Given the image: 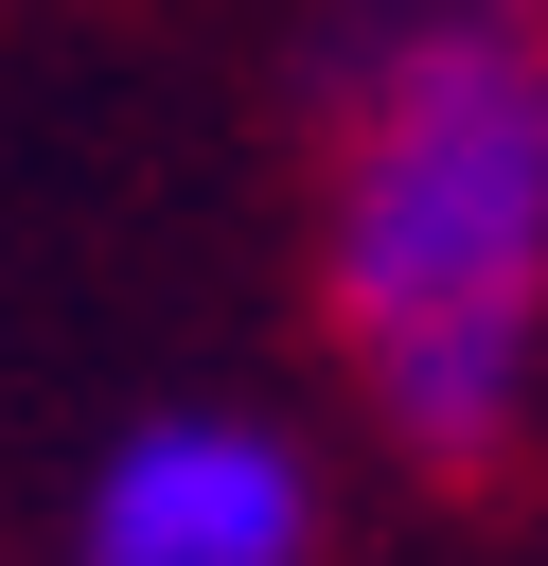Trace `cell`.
I'll list each match as a JSON object with an SVG mask.
<instances>
[{
  "instance_id": "cell-2",
  "label": "cell",
  "mask_w": 548,
  "mask_h": 566,
  "mask_svg": "<svg viewBox=\"0 0 548 566\" xmlns=\"http://www.w3.org/2000/svg\"><path fill=\"white\" fill-rule=\"evenodd\" d=\"M301 548H318V478L247 407H159L88 478V566H301Z\"/></svg>"
},
{
  "instance_id": "cell-1",
  "label": "cell",
  "mask_w": 548,
  "mask_h": 566,
  "mask_svg": "<svg viewBox=\"0 0 548 566\" xmlns=\"http://www.w3.org/2000/svg\"><path fill=\"white\" fill-rule=\"evenodd\" d=\"M318 283L371 424L442 478L530 442L548 389V35L513 18H389L336 53V177Z\"/></svg>"
},
{
  "instance_id": "cell-3",
  "label": "cell",
  "mask_w": 548,
  "mask_h": 566,
  "mask_svg": "<svg viewBox=\"0 0 548 566\" xmlns=\"http://www.w3.org/2000/svg\"><path fill=\"white\" fill-rule=\"evenodd\" d=\"M477 18H513V35H548V0H477Z\"/></svg>"
}]
</instances>
